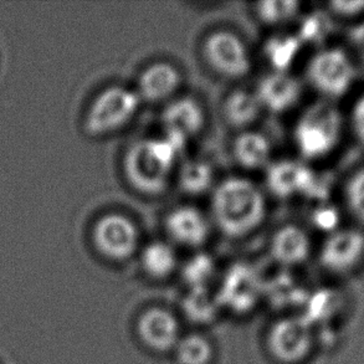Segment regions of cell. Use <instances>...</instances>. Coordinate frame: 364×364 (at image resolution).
Returning a JSON list of instances; mask_svg holds the SVG:
<instances>
[{"instance_id":"1","label":"cell","mask_w":364,"mask_h":364,"mask_svg":"<svg viewBox=\"0 0 364 364\" xmlns=\"http://www.w3.org/2000/svg\"><path fill=\"white\" fill-rule=\"evenodd\" d=\"M266 213L264 193L247 178L229 177L214 188L213 220L225 237L240 239L250 235L265 222Z\"/></svg>"},{"instance_id":"2","label":"cell","mask_w":364,"mask_h":364,"mask_svg":"<svg viewBox=\"0 0 364 364\" xmlns=\"http://www.w3.org/2000/svg\"><path fill=\"white\" fill-rule=\"evenodd\" d=\"M182 153L166 137L139 139L124 152L123 174L136 192L161 196L169 187Z\"/></svg>"},{"instance_id":"3","label":"cell","mask_w":364,"mask_h":364,"mask_svg":"<svg viewBox=\"0 0 364 364\" xmlns=\"http://www.w3.org/2000/svg\"><path fill=\"white\" fill-rule=\"evenodd\" d=\"M343 134V116L332 101L325 100L301 114L294 128V142L302 158L317 161L338 147Z\"/></svg>"},{"instance_id":"4","label":"cell","mask_w":364,"mask_h":364,"mask_svg":"<svg viewBox=\"0 0 364 364\" xmlns=\"http://www.w3.org/2000/svg\"><path fill=\"white\" fill-rule=\"evenodd\" d=\"M142 101L136 90L112 85L95 96L85 114V132L104 137L119 131L137 114Z\"/></svg>"},{"instance_id":"5","label":"cell","mask_w":364,"mask_h":364,"mask_svg":"<svg viewBox=\"0 0 364 364\" xmlns=\"http://www.w3.org/2000/svg\"><path fill=\"white\" fill-rule=\"evenodd\" d=\"M306 76L311 86L326 100L341 99L352 89L357 77L355 61L342 48H326L311 58Z\"/></svg>"},{"instance_id":"6","label":"cell","mask_w":364,"mask_h":364,"mask_svg":"<svg viewBox=\"0 0 364 364\" xmlns=\"http://www.w3.org/2000/svg\"><path fill=\"white\" fill-rule=\"evenodd\" d=\"M91 239L95 250L106 260L122 262L137 252L141 234L131 218L109 213L95 222Z\"/></svg>"},{"instance_id":"7","label":"cell","mask_w":364,"mask_h":364,"mask_svg":"<svg viewBox=\"0 0 364 364\" xmlns=\"http://www.w3.org/2000/svg\"><path fill=\"white\" fill-rule=\"evenodd\" d=\"M202 50L209 68L223 77L237 80L250 74V51L244 40L230 30L210 33L204 40Z\"/></svg>"},{"instance_id":"8","label":"cell","mask_w":364,"mask_h":364,"mask_svg":"<svg viewBox=\"0 0 364 364\" xmlns=\"http://www.w3.org/2000/svg\"><path fill=\"white\" fill-rule=\"evenodd\" d=\"M267 350L282 364H299L314 350V327L304 316L284 317L276 321L267 332Z\"/></svg>"},{"instance_id":"9","label":"cell","mask_w":364,"mask_h":364,"mask_svg":"<svg viewBox=\"0 0 364 364\" xmlns=\"http://www.w3.org/2000/svg\"><path fill=\"white\" fill-rule=\"evenodd\" d=\"M320 264L327 272L345 276L364 261V232L358 228L333 229L321 245Z\"/></svg>"},{"instance_id":"10","label":"cell","mask_w":364,"mask_h":364,"mask_svg":"<svg viewBox=\"0 0 364 364\" xmlns=\"http://www.w3.org/2000/svg\"><path fill=\"white\" fill-rule=\"evenodd\" d=\"M262 295L264 282L255 269L247 264H237L224 276L217 300L225 310L245 315L255 309Z\"/></svg>"},{"instance_id":"11","label":"cell","mask_w":364,"mask_h":364,"mask_svg":"<svg viewBox=\"0 0 364 364\" xmlns=\"http://www.w3.org/2000/svg\"><path fill=\"white\" fill-rule=\"evenodd\" d=\"M164 136L183 152L187 143L202 132L205 114L197 100L184 96L173 99L161 116Z\"/></svg>"},{"instance_id":"12","label":"cell","mask_w":364,"mask_h":364,"mask_svg":"<svg viewBox=\"0 0 364 364\" xmlns=\"http://www.w3.org/2000/svg\"><path fill=\"white\" fill-rule=\"evenodd\" d=\"M136 333L141 343L156 353L174 350L182 338L177 317L162 307H149L143 311L136 323Z\"/></svg>"},{"instance_id":"13","label":"cell","mask_w":364,"mask_h":364,"mask_svg":"<svg viewBox=\"0 0 364 364\" xmlns=\"http://www.w3.org/2000/svg\"><path fill=\"white\" fill-rule=\"evenodd\" d=\"M183 77L179 69L164 61L151 64L139 74L137 92L141 101L158 104L173 100L182 86Z\"/></svg>"},{"instance_id":"14","label":"cell","mask_w":364,"mask_h":364,"mask_svg":"<svg viewBox=\"0 0 364 364\" xmlns=\"http://www.w3.org/2000/svg\"><path fill=\"white\" fill-rule=\"evenodd\" d=\"M255 95L262 109H267L272 114H284L299 102L302 86L295 76L274 71L260 80Z\"/></svg>"},{"instance_id":"15","label":"cell","mask_w":364,"mask_h":364,"mask_svg":"<svg viewBox=\"0 0 364 364\" xmlns=\"http://www.w3.org/2000/svg\"><path fill=\"white\" fill-rule=\"evenodd\" d=\"M164 228L173 242L192 249L204 245L210 232L207 218L192 205L174 208L166 217Z\"/></svg>"},{"instance_id":"16","label":"cell","mask_w":364,"mask_h":364,"mask_svg":"<svg viewBox=\"0 0 364 364\" xmlns=\"http://www.w3.org/2000/svg\"><path fill=\"white\" fill-rule=\"evenodd\" d=\"M312 173L301 163L282 159L266 168V186L275 197L287 199L309 192L312 187Z\"/></svg>"},{"instance_id":"17","label":"cell","mask_w":364,"mask_h":364,"mask_svg":"<svg viewBox=\"0 0 364 364\" xmlns=\"http://www.w3.org/2000/svg\"><path fill=\"white\" fill-rule=\"evenodd\" d=\"M312 244L304 228L287 224L279 228L271 237V257L285 267L304 264L310 257Z\"/></svg>"},{"instance_id":"18","label":"cell","mask_w":364,"mask_h":364,"mask_svg":"<svg viewBox=\"0 0 364 364\" xmlns=\"http://www.w3.org/2000/svg\"><path fill=\"white\" fill-rule=\"evenodd\" d=\"M271 147L269 138L262 133L244 131L232 143V156L240 167L259 171L270 166Z\"/></svg>"},{"instance_id":"19","label":"cell","mask_w":364,"mask_h":364,"mask_svg":"<svg viewBox=\"0 0 364 364\" xmlns=\"http://www.w3.org/2000/svg\"><path fill=\"white\" fill-rule=\"evenodd\" d=\"M262 106L255 92L235 90L223 105V116L229 126L237 129L250 127L260 117Z\"/></svg>"},{"instance_id":"20","label":"cell","mask_w":364,"mask_h":364,"mask_svg":"<svg viewBox=\"0 0 364 364\" xmlns=\"http://www.w3.org/2000/svg\"><path fill=\"white\" fill-rule=\"evenodd\" d=\"M142 269L149 277L163 280L177 270L178 257L173 246L164 242H149L141 255Z\"/></svg>"},{"instance_id":"21","label":"cell","mask_w":364,"mask_h":364,"mask_svg":"<svg viewBox=\"0 0 364 364\" xmlns=\"http://www.w3.org/2000/svg\"><path fill=\"white\" fill-rule=\"evenodd\" d=\"M214 171L209 163L193 159L186 162L178 173V186L188 196H202L213 187Z\"/></svg>"},{"instance_id":"22","label":"cell","mask_w":364,"mask_h":364,"mask_svg":"<svg viewBox=\"0 0 364 364\" xmlns=\"http://www.w3.org/2000/svg\"><path fill=\"white\" fill-rule=\"evenodd\" d=\"M174 355L178 364H212L214 347L205 336L189 333L179 340Z\"/></svg>"},{"instance_id":"23","label":"cell","mask_w":364,"mask_h":364,"mask_svg":"<svg viewBox=\"0 0 364 364\" xmlns=\"http://www.w3.org/2000/svg\"><path fill=\"white\" fill-rule=\"evenodd\" d=\"M220 306L208 290H191L183 301V310L189 320L196 323H209L215 320Z\"/></svg>"},{"instance_id":"24","label":"cell","mask_w":364,"mask_h":364,"mask_svg":"<svg viewBox=\"0 0 364 364\" xmlns=\"http://www.w3.org/2000/svg\"><path fill=\"white\" fill-rule=\"evenodd\" d=\"M300 48V39L294 36H275L267 41L265 55L275 71L286 73Z\"/></svg>"},{"instance_id":"25","label":"cell","mask_w":364,"mask_h":364,"mask_svg":"<svg viewBox=\"0 0 364 364\" xmlns=\"http://www.w3.org/2000/svg\"><path fill=\"white\" fill-rule=\"evenodd\" d=\"M215 275V264L209 255L199 254L188 261L183 269V279L191 290H208Z\"/></svg>"},{"instance_id":"26","label":"cell","mask_w":364,"mask_h":364,"mask_svg":"<svg viewBox=\"0 0 364 364\" xmlns=\"http://www.w3.org/2000/svg\"><path fill=\"white\" fill-rule=\"evenodd\" d=\"M300 4L291 0H269L256 4V15L266 25L289 23L299 13Z\"/></svg>"},{"instance_id":"27","label":"cell","mask_w":364,"mask_h":364,"mask_svg":"<svg viewBox=\"0 0 364 364\" xmlns=\"http://www.w3.org/2000/svg\"><path fill=\"white\" fill-rule=\"evenodd\" d=\"M343 197L347 210L364 227V167L355 171L347 181Z\"/></svg>"},{"instance_id":"28","label":"cell","mask_w":364,"mask_h":364,"mask_svg":"<svg viewBox=\"0 0 364 364\" xmlns=\"http://www.w3.org/2000/svg\"><path fill=\"white\" fill-rule=\"evenodd\" d=\"M350 126L355 138L364 146V92L357 99L350 112Z\"/></svg>"},{"instance_id":"29","label":"cell","mask_w":364,"mask_h":364,"mask_svg":"<svg viewBox=\"0 0 364 364\" xmlns=\"http://www.w3.org/2000/svg\"><path fill=\"white\" fill-rule=\"evenodd\" d=\"M330 9L336 15L343 18H355L364 13V1H333Z\"/></svg>"},{"instance_id":"30","label":"cell","mask_w":364,"mask_h":364,"mask_svg":"<svg viewBox=\"0 0 364 364\" xmlns=\"http://www.w3.org/2000/svg\"><path fill=\"white\" fill-rule=\"evenodd\" d=\"M350 43L353 45V49L360 56V59L364 63V23L357 25L350 33Z\"/></svg>"}]
</instances>
